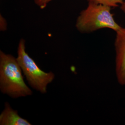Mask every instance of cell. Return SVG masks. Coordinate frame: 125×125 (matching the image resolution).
Listing matches in <instances>:
<instances>
[{"instance_id": "2", "label": "cell", "mask_w": 125, "mask_h": 125, "mask_svg": "<svg viewBox=\"0 0 125 125\" xmlns=\"http://www.w3.org/2000/svg\"><path fill=\"white\" fill-rule=\"evenodd\" d=\"M111 11V7L89 2L87 8L81 12L77 18L76 28L82 33H90L103 28L110 29L116 32L122 27L115 21Z\"/></svg>"}, {"instance_id": "7", "label": "cell", "mask_w": 125, "mask_h": 125, "mask_svg": "<svg viewBox=\"0 0 125 125\" xmlns=\"http://www.w3.org/2000/svg\"><path fill=\"white\" fill-rule=\"evenodd\" d=\"M54 0H34V3L40 9H44L48 4Z\"/></svg>"}, {"instance_id": "1", "label": "cell", "mask_w": 125, "mask_h": 125, "mask_svg": "<svg viewBox=\"0 0 125 125\" xmlns=\"http://www.w3.org/2000/svg\"><path fill=\"white\" fill-rule=\"evenodd\" d=\"M22 72L16 58L0 51V89L3 94L13 98L32 94L24 80Z\"/></svg>"}, {"instance_id": "5", "label": "cell", "mask_w": 125, "mask_h": 125, "mask_svg": "<svg viewBox=\"0 0 125 125\" xmlns=\"http://www.w3.org/2000/svg\"><path fill=\"white\" fill-rule=\"evenodd\" d=\"M0 125H31V124L18 114L8 102L5 103L4 109L0 115Z\"/></svg>"}, {"instance_id": "8", "label": "cell", "mask_w": 125, "mask_h": 125, "mask_svg": "<svg viewBox=\"0 0 125 125\" xmlns=\"http://www.w3.org/2000/svg\"><path fill=\"white\" fill-rule=\"evenodd\" d=\"M7 23L6 19L1 15H0V29L1 31H5L7 30Z\"/></svg>"}, {"instance_id": "6", "label": "cell", "mask_w": 125, "mask_h": 125, "mask_svg": "<svg viewBox=\"0 0 125 125\" xmlns=\"http://www.w3.org/2000/svg\"><path fill=\"white\" fill-rule=\"evenodd\" d=\"M88 2L105 5L111 8L119 7V5H121L125 0H87Z\"/></svg>"}, {"instance_id": "4", "label": "cell", "mask_w": 125, "mask_h": 125, "mask_svg": "<svg viewBox=\"0 0 125 125\" xmlns=\"http://www.w3.org/2000/svg\"><path fill=\"white\" fill-rule=\"evenodd\" d=\"M115 73L118 83L125 85V27L116 31L115 42Z\"/></svg>"}, {"instance_id": "9", "label": "cell", "mask_w": 125, "mask_h": 125, "mask_svg": "<svg viewBox=\"0 0 125 125\" xmlns=\"http://www.w3.org/2000/svg\"><path fill=\"white\" fill-rule=\"evenodd\" d=\"M120 9L124 13H125V1L121 5Z\"/></svg>"}, {"instance_id": "3", "label": "cell", "mask_w": 125, "mask_h": 125, "mask_svg": "<svg viewBox=\"0 0 125 125\" xmlns=\"http://www.w3.org/2000/svg\"><path fill=\"white\" fill-rule=\"evenodd\" d=\"M16 59L31 87L42 94L47 93V86L53 81L55 75L52 72H44L38 66L27 53L26 41L23 39L20 40Z\"/></svg>"}]
</instances>
